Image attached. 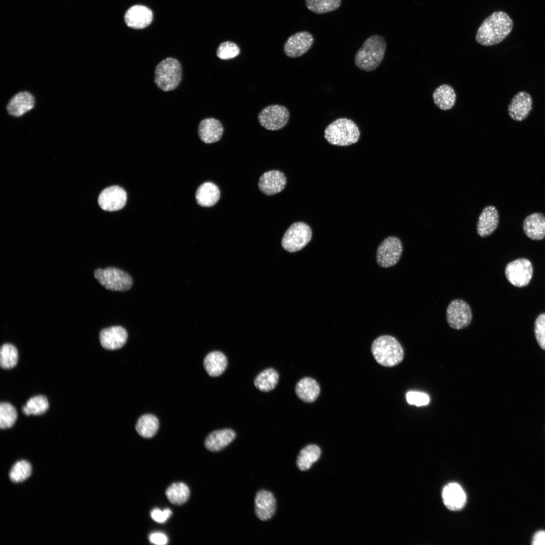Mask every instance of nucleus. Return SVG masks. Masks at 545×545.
Here are the masks:
<instances>
[{"instance_id": "nucleus-1", "label": "nucleus", "mask_w": 545, "mask_h": 545, "mask_svg": "<svg viewBox=\"0 0 545 545\" xmlns=\"http://www.w3.org/2000/svg\"><path fill=\"white\" fill-rule=\"evenodd\" d=\"M513 22L505 12L497 11L486 18L479 27L476 41L483 46H492L503 41L512 30Z\"/></svg>"}, {"instance_id": "nucleus-2", "label": "nucleus", "mask_w": 545, "mask_h": 545, "mask_svg": "<svg viewBox=\"0 0 545 545\" xmlns=\"http://www.w3.org/2000/svg\"><path fill=\"white\" fill-rule=\"evenodd\" d=\"M386 49V42L383 36L378 35L370 36L355 54L356 66L366 72L375 70L382 62Z\"/></svg>"}, {"instance_id": "nucleus-3", "label": "nucleus", "mask_w": 545, "mask_h": 545, "mask_svg": "<svg viewBox=\"0 0 545 545\" xmlns=\"http://www.w3.org/2000/svg\"><path fill=\"white\" fill-rule=\"evenodd\" d=\"M324 133V138L329 143L339 146L356 143L360 136V131L357 124L346 118L333 121L325 128Z\"/></svg>"}, {"instance_id": "nucleus-4", "label": "nucleus", "mask_w": 545, "mask_h": 545, "mask_svg": "<svg viewBox=\"0 0 545 545\" xmlns=\"http://www.w3.org/2000/svg\"><path fill=\"white\" fill-rule=\"evenodd\" d=\"M371 351L376 362L386 367L399 364L404 358L402 346L397 339L389 335H383L375 339Z\"/></svg>"}, {"instance_id": "nucleus-5", "label": "nucleus", "mask_w": 545, "mask_h": 545, "mask_svg": "<svg viewBox=\"0 0 545 545\" xmlns=\"http://www.w3.org/2000/svg\"><path fill=\"white\" fill-rule=\"evenodd\" d=\"M182 76V67L179 61L175 58H168L156 66L154 82L162 90L172 91L179 86Z\"/></svg>"}, {"instance_id": "nucleus-6", "label": "nucleus", "mask_w": 545, "mask_h": 545, "mask_svg": "<svg viewBox=\"0 0 545 545\" xmlns=\"http://www.w3.org/2000/svg\"><path fill=\"white\" fill-rule=\"evenodd\" d=\"M94 276L101 285L112 291H127L133 283L132 278L127 273L115 267L97 269Z\"/></svg>"}, {"instance_id": "nucleus-7", "label": "nucleus", "mask_w": 545, "mask_h": 545, "mask_svg": "<svg viewBox=\"0 0 545 545\" xmlns=\"http://www.w3.org/2000/svg\"><path fill=\"white\" fill-rule=\"evenodd\" d=\"M312 231L310 227L303 222L291 225L285 233L282 240L283 248L290 252H294L304 248L311 240Z\"/></svg>"}, {"instance_id": "nucleus-8", "label": "nucleus", "mask_w": 545, "mask_h": 545, "mask_svg": "<svg viewBox=\"0 0 545 545\" xmlns=\"http://www.w3.org/2000/svg\"><path fill=\"white\" fill-rule=\"evenodd\" d=\"M290 113L284 106L279 104L268 105L258 115L260 125L268 130L276 131L284 127L288 122Z\"/></svg>"}, {"instance_id": "nucleus-9", "label": "nucleus", "mask_w": 545, "mask_h": 545, "mask_svg": "<svg viewBox=\"0 0 545 545\" xmlns=\"http://www.w3.org/2000/svg\"><path fill=\"white\" fill-rule=\"evenodd\" d=\"M402 251L403 246L400 240L396 237H389L383 241L377 248V263L384 268L392 266L399 260Z\"/></svg>"}, {"instance_id": "nucleus-10", "label": "nucleus", "mask_w": 545, "mask_h": 545, "mask_svg": "<svg viewBox=\"0 0 545 545\" xmlns=\"http://www.w3.org/2000/svg\"><path fill=\"white\" fill-rule=\"evenodd\" d=\"M532 266L528 259L519 258L509 263L505 268V275L513 285L522 287L527 286L531 279Z\"/></svg>"}, {"instance_id": "nucleus-11", "label": "nucleus", "mask_w": 545, "mask_h": 545, "mask_svg": "<svg viewBox=\"0 0 545 545\" xmlns=\"http://www.w3.org/2000/svg\"><path fill=\"white\" fill-rule=\"evenodd\" d=\"M472 312L469 305L461 299L452 301L447 309V320L453 329L461 330L468 326L472 320Z\"/></svg>"}, {"instance_id": "nucleus-12", "label": "nucleus", "mask_w": 545, "mask_h": 545, "mask_svg": "<svg viewBox=\"0 0 545 545\" xmlns=\"http://www.w3.org/2000/svg\"><path fill=\"white\" fill-rule=\"evenodd\" d=\"M127 201L125 190L118 186H112L104 189L100 193L98 202L104 210L114 211L124 207Z\"/></svg>"}, {"instance_id": "nucleus-13", "label": "nucleus", "mask_w": 545, "mask_h": 545, "mask_svg": "<svg viewBox=\"0 0 545 545\" xmlns=\"http://www.w3.org/2000/svg\"><path fill=\"white\" fill-rule=\"evenodd\" d=\"M314 38L311 33L301 31L290 36L284 45V51L290 58H297L305 54L310 48Z\"/></svg>"}, {"instance_id": "nucleus-14", "label": "nucleus", "mask_w": 545, "mask_h": 545, "mask_svg": "<svg viewBox=\"0 0 545 545\" xmlns=\"http://www.w3.org/2000/svg\"><path fill=\"white\" fill-rule=\"evenodd\" d=\"M532 98L529 93L521 91L512 98L508 107V115L513 120L521 122L526 119L532 109Z\"/></svg>"}, {"instance_id": "nucleus-15", "label": "nucleus", "mask_w": 545, "mask_h": 545, "mask_svg": "<svg viewBox=\"0 0 545 545\" xmlns=\"http://www.w3.org/2000/svg\"><path fill=\"white\" fill-rule=\"evenodd\" d=\"M100 344L105 349L114 350L122 347L127 341L128 334L121 326H113L102 330L99 333Z\"/></svg>"}, {"instance_id": "nucleus-16", "label": "nucleus", "mask_w": 545, "mask_h": 545, "mask_svg": "<svg viewBox=\"0 0 545 545\" xmlns=\"http://www.w3.org/2000/svg\"><path fill=\"white\" fill-rule=\"evenodd\" d=\"M286 184L284 174L278 170L269 171L264 173L260 177L258 187L260 190L267 195H272L282 191Z\"/></svg>"}, {"instance_id": "nucleus-17", "label": "nucleus", "mask_w": 545, "mask_h": 545, "mask_svg": "<svg viewBox=\"0 0 545 545\" xmlns=\"http://www.w3.org/2000/svg\"><path fill=\"white\" fill-rule=\"evenodd\" d=\"M124 18L125 23L129 27L134 29H142L147 27L151 23L153 14L148 7L136 5L128 9Z\"/></svg>"}, {"instance_id": "nucleus-18", "label": "nucleus", "mask_w": 545, "mask_h": 545, "mask_svg": "<svg viewBox=\"0 0 545 545\" xmlns=\"http://www.w3.org/2000/svg\"><path fill=\"white\" fill-rule=\"evenodd\" d=\"M277 503L274 495L266 490L258 491L255 498V513L261 521L271 518L276 510Z\"/></svg>"}, {"instance_id": "nucleus-19", "label": "nucleus", "mask_w": 545, "mask_h": 545, "mask_svg": "<svg viewBox=\"0 0 545 545\" xmlns=\"http://www.w3.org/2000/svg\"><path fill=\"white\" fill-rule=\"evenodd\" d=\"M499 215L493 205L485 207L480 213L476 225L477 234L481 237L490 235L498 228Z\"/></svg>"}, {"instance_id": "nucleus-20", "label": "nucleus", "mask_w": 545, "mask_h": 545, "mask_svg": "<svg viewBox=\"0 0 545 545\" xmlns=\"http://www.w3.org/2000/svg\"><path fill=\"white\" fill-rule=\"evenodd\" d=\"M224 132V127L218 120L209 118L201 120L198 127V134L201 140L209 144L220 140Z\"/></svg>"}, {"instance_id": "nucleus-21", "label": "nucleus", "mask_w": 545, "mask_h": 545, "mask_svg": "<svg viewBox=\"0 0 545 545\" xmlns=\"http://www.w3.org/2000/svg\"><path fill=\"white\" fill-rule=\"evenodd\" d=\"M442 498L445 506L453 511L462 509L466 501L465 492L461 486L456 483H450L444 487Z\"/></svg>"}, {"instance_id": "nucleus-22", "label": "nucleus", "mask_w": 545, "mask_h": 545, "mask_svg": "<svg viewBox=\"0 0 545 545\" xmlns=\"http://www.w3.org/2000/svg\"><path fill=\"white\" fill-rule=\"evenodd\" d=\"M523 229L526 235L533 240L545 238V215L535 212L527 216L523 221Z\"/></svg>"}, {"instance_id": "nucleus-23", "label": "nucleus", "mask_w": 545, "mask_h": 545, "mask_svg": "<svg viewBox=\"0 0 545 545\" xmlns=\"http://www.w3.org/2000/svg\"><path fill=\"white\" fill-rule=\"evenodd\" d=\"M34 98L27 91L19 92L12 97L7 106L8 113L18 117L31 110L34 105Z\"/></svg>"}, {"instance_id": "nucleus-24", "label": "nucleus", "mask_w": 545, "mask_h": 545, "mask_svg": "<svg viewBox=\"0 0 545 545\" xmlns=\"http://www.w3.org/2000/svg\"><path fill=\"white\" fill-rule=\"evenodd\" d=\"M236 436V432L231 429L215 430L206 438L204 446L210 451L217 452L229 445Z\"/></svg>"}, {"instance_id": "nucleus-25", "label": "nucleus", "mask_w": 545, "mask_h": 545, "mask_svg": "<svg viewBox=\"0 0 545 545\" xmlns=\"http://www.w3.org/2000/svg\"><path fill=\"white\" fill-rule=\"evenodd\" d=\"M220 197L219 187L213 183H203L196 190L195 199L197 203L203 207H210L215 205Z\"/></svg>"}, {"instance_id": "nucleus-26", "label": "nucleus", "mask_w": 545, "mask_h": 545, "mask_svg": "<svg viewBox=\"0 0 545 545\" xmlns=\"http://www.w3.org/2000/svg\"><path fill=\"white\" fill-rule=\"evenodd\" d=\"M295 392L301 400L304 402L311 403L318 398L320 393V387L314 379L305 377L297 383Z\"/></svg>"}, {"instance_id": "nucleus-27", "label": "nucleus", "mask_w": 545, "mask_h": 545, "mask_svg": "<svg viewBox=\"0 0 545 545\" xmlns=\"http://www.w3.org/2000/svg\"><path fill=\"white\" fill-rule=\"evenodd\" d=\"M228 360L226 355L222 352L212 351L205 356L203 360V366L206 372L212 377L221 375L226 370Z\"/></svg>"}, {"instance_id": "nucleus-28", "label": "nucleus", "mask_w": 545, "mask_h": 545, "mask_svg": "<svg viewBox=\"0 0 545 545\" xmlns=\"http://www.w3.org/2000/svg\"><path fill=\"white\" fill-rule=\"evenodd\" d=\"M433 102L442 110H449L455 104L456 94L454 88L448 84L438 86L432 94Z\"/></svg>"}, {"instance_id": "nucleus-29", "label": "nucleus", "mask_w": 545, "mask_h": 545, "mask_svg": "<svg viewBox=\"0 0 545 545\" xmlns=\"http://www.w3.org/2000/svg\"><path fill=\"white\" fill-rule=\"evenodd\" d=\"M279 378L278 372L272 368H268L256 376L254 380V385L259 391L267 392L275 389Z\"/></svg>"}, {"instance_id": "nucleus-30", "label": "nucleus", "mask_w": 545, "mask_h": 545, "mask_svg": "<svg viewBox=\"0 0 545 545\" xmlns=\"http://www.w3.org/2000/svg\"><path fill=\"white\" fill-rule=\"evenodd\" d=\"M321 451L318 446L315 445H309L303 448L300 452L296 461V464L301 471L309 469L312 465L319 458Z\"/></svg>"}, {"instance_id": "nucleus-31", "label": "nucleus", "mask_w": 545, "mask_h": 545, "mask_svg": "<svg viewBox=\"0 0 545 545\" xmlns=\"http://www.w3.org/2000/svg\"><path fill=\"white\" fill-rule=\"evenodd\" d=\"M159 427V421L154 415L147 414L141 416L138 420L135 428L142 437L150 438L157 432Z\"/></svg>"}, {"instance_id": "nucleus-32", "label": "nucleus", "mask_w": 545, "mask_h": 545, "mask_svg": "<svg viewBox=\"0 0 545 545\" xmlns=\"http://www.w3.org/2000/svg\"><path fill=\"white\" fill-rule=\"evenodd\" d=\"M166 495L171 503L180 505L188 500L190 490L188 486L184 483L176 482L173 483L167 489Z\"/></svg>"}, {"instance_id": "nucleus-33", "label": "nucleus", "mask_w": 545, "mask_h": 545, "mask_svg": "<svg viewBox=\"0 0 545 545\" xmlns=\"http://www.w3.org/2000/svg\"><path fill=\"white\" fill-rule=\"evenodd\" d=\"M49 407L46 397L43 395H38L30 398L26 405L22 407L23 412L27 416L31 414L34 415L44 413Z\"/></svg>"}, {"instance_id": "nucleus-34", "label": "nucleus", "mask_w": 545, "mask_h": 545, "mask_svg": "<svg viewBox=\"0 0 545 545\" xmlns=\"http://www.w3.org/2000/svg\"><path fill=\"white\" fill-rule=\"evenodd\" d=\"M341 0H305L307 8L312 12L322 14L337 10Z\"/></svg>"}, {"instance_id": "nucleus-35", "label": "nucleus", "mask_w": 545, "mask_h": 545, "mask_svg": "<svg viewBox=\"0 0 545 545\" xmlns=\"http://www.w3.org/2000/svg\"><path fill=\"white\" fill-rule=\"evenodd\" d=\"M18 360V351L13 345L7 343L2 346L0 365L2 368L6 369L13 368L17 365Z\"/></svg>"}, {"instance_id": "nucleus-36", "label": "nucleus", "mask_w": 545, "mask_h": 545, "mask_svg": "<svg viewBox=\"0 0 545 545\" xmlns=\"http://www.w3.org/2000/svg\"><path fill=\"white\" fill-rule=\"evenodd\" d=\"M17 417L16 410L10 403L2 402L0 404V427L6 429L12 427Z\"/></svg>"}, {"instance_id": "nucleus-37", "label": "nucleus", "mask_w": 545, "mask_h": 545, "mask_svg": "<svg viewBox=\"0 0 545 545\" xmlns=\"http://www.w3.org/2000/svg\"><path fill=\"white\" fill-rule=\"evenodd\" d=\"M31 471L32 467L28 462L25 460L19 461L12 468L10 472V478L13 482H20L29 477Z\"/></svg>"}, {"instance_id": "nucleus-38", "label": "nucleus", "mask_w": 545, "mask_h": 545, "mask_svg": "<svg viewBox=\"0 0 545 545\" xmlns=\"http://www.w3.org/2000/svg\"><path fill=\"white\" fill-rule=\"evenodd\" d=\"M240 52L238 46L233 42L227 41L221 43L216 51L217 57L224 60L233 59Z\"/></svg>"}, {"instance_id": "nucleus-39", "label": "nucleus", "mask_w": 545, "mask_h": 545, "mask_svg": "<svg viewBox=\"0 0 545 545\" xmlns=\"http://www.w3.org/2000/svg\"><path fill=\"white\" fill-rule=\"evenodd\" d=\"M534 333L539 346L545 350V313L540 314L534 323Z\"/></svg>"}, {"instance_id": "nucleus-40", "label": "nucleus", "mask_w": 545, "mask_h": 545, "mask_svg": "<svg viewBox=\"0 0 545 545\" xmlns=\"http://www.w3.org/2000/svg\"><path fill=\"white\" fill-rule=\"evenodd\" d=\"M406 397L409 404L417 406L426 405L429 402V398L427 394L419 392L410 391L406 394Z\"/></svg>"}, {"instance_id": "nucleus-41", "label": "nucleus", "mask_w": 545, "mask_h": 545, "mask_svg": "<svg viewBox=\"0 0 545 545\" xmlns=\"http://www.w3.org/2000/svg\"><path fill=\"white\" fill-rule=\"evenodd\" d=\"M172 512L170 509H166L161 511L159 509H154L150 513L151 518L158 523L165 522L171 515Z\"/></svg>"}, {"instance_id": "nucleus-42", "label": "nucleus", "mask_w": 545, "mask_h": 545, "mask_svg": "<svg viewBox=\"0 0 545 545\" xmlns=\"http://www.w3.org/2000/svg\"><path fill=\"white\" fill-rule=\"evenodd\" d=\"M149 539L151 542L159 545L166 544L168 541L167 536L160 532H154L150 534Z\"/></svg>"}, {"instance_id": "nucleus-43", "label": "nucleus", "mask_w": 545, "mask_h": 545, "mask_svg": "<svg viewBox=\"0 0 545 545\" xmlns=\"http://www.w3.org/2000/svg\"><path fill=\"white\" fill-rule=\"evenodd\" d=\"M532 544L533 545H545V531H539L533 536Z\"/></svg>"}]
</instances>
